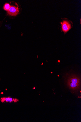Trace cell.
<instances>
[{"label": "cell", "instance_id": "1", "mask_svg": "<svg viewBox=\"0 0 81 122\" xmlns=\"http://www.w3.org/2000/svg\"><path fill=\"white\" fill-rule=\"evenodd\" d=\"M67 86L72 90H77L80 86V81L79 77L75 75L69 76L67 80Z\"/></svg>", "mask_w": 81, "mask_h": 122}, {"label": "cell", "instance_id": "2", "mask_svg": "<svg viewBox=\"0 0 81 122\" xmlns=\"http://www.w3.org/2000/svg\"><path fill=\"white\" fill-rule=\"evenodd\" d=\"M60 22L61 25V30L65 34L73 27V23L71 20L66 18H62Z\"/></svg>", "mask_w": 81, "mask_h": 122}, {"label": "cell", "instance_id": "3", "mask_svg": "<svg viewBox=\"0 0 81 122\" xmlns=\"http://www.w3.org/2000/svg\"><path fill=\"white\" fill-rule=\"evenodd\" d=\"M19 13V9L18 7L14 6H11L10 8L7 12L8 15L11 16H16Z\"/></svg>", "mask_w": 81, "mask_h": 122}, {"label": "cell", "instance_id": "4", "mask_svg": "<svg viewBox=\"0 0 81 122\" xmlns=\"http://www.w3.org/2000/svg\"><path fill=\"white\" fill-rule=\"evenodd\" d=\"M0 101L2 103L8 102L11 103L13 102L15 103L19 102V100L16 98H13L9 97H2L0 99Z\"/></svg>", "mask_w": 81, "mask_h": 122}, {"label": "cell", "instance_id": "5", "mask_svg": "<svg viewBox=\"0 0 81 122\" xmlns=\"http://www.w3.org/2000/svg\"><path fill=\"white\" fill-rule=\"evenodd\" d=\"M10 7L11 6L9 4L6 3L5 4L4 8L5 10L7 11H8L10 10Z\"/></svg>", "mask_w": 81, "mask_h": 122}]
</instances>
